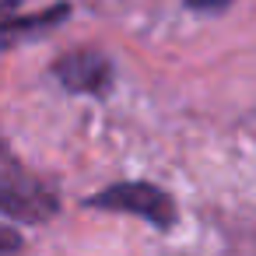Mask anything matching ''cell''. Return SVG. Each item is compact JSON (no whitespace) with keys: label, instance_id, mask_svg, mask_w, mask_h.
<instances>
[{"label":"cell","instance_id":"obj_1","mask_svg":"<svg viewBox=\"0 0 256 256\" xmlns=\"http://www.w3.org/2000/svg\"><path fill=\"white\" fill-rule=\"evenodd\" d=\"M0 207L11 221L22 224H46L53 214H60V186L28 165L14 158V151H4L0 168Z\"/></svg>","mask_w":256,"mask_h":256},{"label":"cell","instance_id":"obj_2","mask_svg":"<svg viewBox=\"0 0 256 256\" xmlns=\"http://www.w3.org/2000/svg\"><path fill=\"white\" fill-rule=\"evenodd\" d=\"M81 207L88 210H109V214H130V218H140L148 221L151 228L158 232H172L176 221H179V210H176V200L148 182V179H126V182H112L92 196L81 200Z\"/></svg>","mask_w":256,"mask_h":256},{"label":"cell","instance_id":"obj_3","mask_svg":"<svg viewBox=\"0 0 256 256\" xmlns=\"http://www.w3.org/2000/svg\"><path fill=\"white\" fill-rule=\"evenodd\" d=\"M53 78L70 95H106L112 84V64L95 50H70L53 64Z\"/></svg>","mask_w":256,"mask_h":256},{"label":"cell","instance_id":"obj_4","mask_svg":"<svg viewBox=\"0 0 256 256\" xmlns=\"http://www.w3.org/2000/svg\"><path fill=\"white\" fill-rule=\"evenodd\" d=\"M70 14V4H53L39 14H14V0H8V14H4V46H14L22 36H39L53 25H60Z\"/></svg>","mask_w":256,"mask_h":256},{"label":"cell","instance_id":"obj_5","mask_svg":"<svg viewBox=\"0 0 256 256\" xmlns=\"http://www.w3.org/2000/svg\"><path fill=\"white\" fill-rule=\"evenodd\" d=\"M0 242H4V249H0V252H4V256H14V252L22 249V235H18V232H14L11 224H8L4 232H0Z\"/></svg>","mask_w":256,"mask_h":256},{"label":"cell","instance_id":"obj_6","mask_svg":"<svg viewBox=\"0 0 256 256\" xmlns=\"http://www.w3.org/2000/svg\"><path fill=\"white\" fill-rule=\"evenodd\" d=\"M190 8H196V11H221V8H228L232 0H186Z\"/></svg>","mask_w":256,"mask_h":256}]
</instances>
